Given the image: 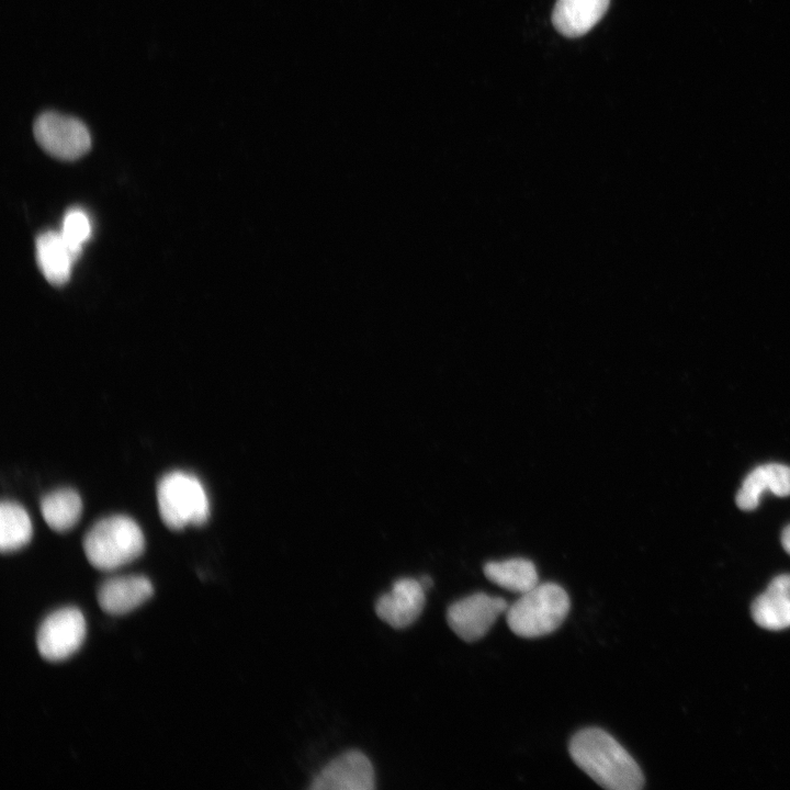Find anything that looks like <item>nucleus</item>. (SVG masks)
Instances as JSON below:
<instances>
[{
	"mask_svg": "<svg viewBox=\"0 0 790 790\" xmlns=\"http://www.w3.org/2000/svg\"><path fill=\"white\" fill-rule=\"evenodd\" d=\"M768 490L779 497L790 495V467L770 463L764 465Z\"/></svg>",
	"mask_w": 790,
	"mask_h": 790,
	"instance_id": "6ab92c4d",
	"label": "nucleus"
},
{
	"mask_svg": "<svg viewBox=\"0 0 790 790\" xmlns=\"http://www.w3.org/2000/svg\"><path fill=\"white\" fill-rule=\"evenodd\" d=\"M33 133L46 153L61 160L78 159L91 147L90 133L80 120L54 111L36 117Z\"/></svg>",
	"mask_w": 790,
	"mask_h": 790,
	"instance_id": "39448f33",
	"label": "nucleus"
},
{
	"mask_svg": "<svg viewBox=\"0 0 790 790\" xmlns=\"http://www.w3.org/2000/svg\"><path fill=\"white\" fill-rule=\"evenodd\" d=\"M752 617L759 627L779 631L790 627V574L775 577L752 605Z\"/></svg>",
	"mask_w": 790,
	"mask_h": 790,
	"instance_id": "9b49d317",
	"label": "nucleus"
},
{
	"mask_svg": "<svg viewBox=\"0 0 790 790\" xmlns=\"http://www.w3.org/2000/svg\"><path fill=\"white\" fill-rule=\"evenodd\" d=\"M426 589L420 580L400 578L391 590L381 595L375 603L377 617L394 629H404L413 624L421 614Z\"/></svg>",
	"mask_w": 790,
	"mask_h": 790,
	"instance_id": "1a4fd4ad",
	"label": "nucleus"
},
{
	"mask_svg": "<svg viewBox=\"0 0 790 790\" xmlns=\"http://www.w3.org/2000/svg\"><path fill=\"white\" fill-rule=\"evenodd\" d=\"M86 630V620L79 609H58L42 622L36 636L37 650L47 661H64L80 648Z\"/></svg>",
	"mask_w": 790,
	"mask_h": 790,
	"instance_id": "423d86ee",
	"label": "nucleus"
},
{
	"mask_svg": "<svg viewBox=\"0 0 790 790\" xmlns=\"http://www.w3.org/2000/svg\"><path fill=\"white\" fill-rule=\"evenodd\" d=\"M89 563L101 571L120 568L142 555L144 533L138 523L125 515H112L98 520L82 542Z\"/></svg>",
	"mask_w": 790,
	"mask_h": 790,
	"instance_id": "f03ea898",
	"label": "nucleus"
},
{
	"mask_svg": "<svg viewBox=\"0 0 790 790\" xmlns=\"http://www.w3.org/2000/svg\"><path fill=\"white\" fill-rule=\"evenodd\" d=\"M610 0H557L552 22L565 36H582L599 22Z\"/></svg>",
	"mask_w": 790,
	"mask_h": 790,
	"instance_id": "f8f14e48",
	"label": "nucleus"
},
{
	"mask_svg": "<svg viewBox=\"0 0 790 790\" xmlns=\"http://www.w3.org/2000/svg\"><path fill=\"white\" fill-rule=\"evenodd\" d=\"M568 752L596 783L610 790H639L644 776L637 763L609 733L587 727L573 735Z\"/></svg>",
	"mask_w": 790,
	"mask_h": 790,
	"instance_id": "f257e3e1",
	"label": "nucleus"
},
{
	"mask_svg": "<svg viewBox=\"0 0 790 790\" xmlns=\"http://www.w3.org/2000/svg\"><path fill=\"white\" fill-rule=\"evenodd\" d=\"M484 575L499 587L520 595L539 584L535 565L522 557L488 562L484 565Z\"/></svg>",
	"mask_w": 790,
	"mask_h": 790,
	"instance_id": "4468645a",
	"label": "nucleus"
},
{
	"mask_svg": "<svg viewBox=\"0 0 790 790\" xmlns=\"http://www.w3.org/2000/svg\"><path fill=\"white\" fill-rule=\"evenodd\" d=\"M569 608V597L563 587L555 583L538 584L508 606L506 621L516 635L539 637L558 629Z\"/></svg>",
	"mask_w": 790,
	"mask_h": 790,
	"instance_id": "7ed1b4c3",
	"label": "nucleus"
},
{
	"mask_svg": "<svg viewBox=\"0 0 790 790\" xmlns=\"http://www.w3.org/2000/svg\"><path fill=\"white\" fill-rule=\"evenodd\" d=\"M157 504L162 522L172 530L202 526L210 517V501L203 484L184 471L168 472L159 479Z\"/></svg>",
	"mask_w": 790,
	"mask_h": 790,
	"instance_id": "20e7f679",
	"label": "nucleus"
},
{
	"mask_svg": "<svg viewBox=\"0 0 790 790\" xmlns=\"http://www.w3.org/2000/svg\"><path fill=\"white\" fill-rule=\"evenodd\" d=\"M32 535V521L24 507L12 500H3L0 506L1 551H18L31 541Z\"/></svg>",
	"mask_w": 790,
	"mask_h": 790,
	"instance_id": "dca6fc26",
	"label": "nucleus"
},
{
	"mask_svg": "<svg viewBox=\"0 0 790 790\" xmlns=\"http://www.w3.org/2000/svg\"><path fill=\"white\" fill-rule=\"evenodd\" d=\"M91 233L90 219L81 208H70L64 216L60 235L75 260Z\"/></svg>",
	"mask_w": 790,
	"mask_h": 790,
	"instance_id": "f3484780",
	"label": "nucleus"
},
{
	"mask_svg": "<svg viewBox=\"0 0 790 790\" xmlns=\"http://www.w3.org/2000/svg\"><path fill=\"white\" fill-rule=\"evenodd\" d=\"M153 592L154 587L145 576H117L100 586L98 602L106 613L126 614L148 600Z\"/></svg>",
	"mask_w": 790,
	"mask_h": 790,
	"instance_id": "9d476101",
	"label": "nucleus"
},
{
	"mask_svg": "<svg viewBox=\"0 0 790 790\" xmlns=\"http://www.w3.org/2000/svg\"><path fill=\"white\" fill-rule=\"evenodd\" d=\"M420 583L425 589H428L432 585V580L428 576H424L420 578Z\"/></svg>",
	"mask_w": 790,
	"mask_h": 790,
	"instance_id": "412c9836",
	"label": "nucleus"
},
{
	"mask_svg": "<svg viewBox=\"0 0 790 790\" xmlns=\"http://www.w3.org/2000/svg\"><path fill=\"white\" fill-rule=\"evenodd\" d=\"M768 489L764 465L754 469L744 479L736 495V505L742 510H754L760 496Z\"/></svg>",
	"mask_w": 790,
	"mask_h": 790,
	"instance_id": "a211bd4d",
	"label": "nucleus"
},
{
	"mask_svg": "<svg viewBox=\"0 0 790 790\" xmlns=\"http://www.w3.org/2000/svg\"><path fill=\"white\" fill-rule=\"evenodd\" d=\"M781 544L785 551L790 555V524L782 530Z\"/></svg>",
	"mask_w": 790,
	"mask_h": 790,
	"instance_id": "aec40b11",
	"label": "nucleus"
},
{
	"mask_svg": "<svg viewBox=\"0 0 790 790\" xmlns=\"http://www.w3.org/2000/svg\"><path fill=\"white\" fill-rule=\"evenodd\" d=\"M41 514L50 529L66 532L74 528L82 512L79 494L71 488H58L41 499Z\"/></svg>",
	"mask_w": 790,
	"mask_h": 790,
	"instance_id": "2eb2a0df",
	"label": "nucleus"
},
{
	"mask_svg": "<svg viewBox=\"0 0 790 790\" xmlns=\"http://www.w3.org/2000/svg\"><path fill=\"white\" fill-rule=\"evenodd\" d=\"M374 768L360 751H347L329 761L313 779L314 790H372Z\"/></svg>",
	"mask_w": 790,
	"mask_h": 790,
	"instance_id": "6e6552de",
	"label": "nucleus"
},
{
	"mask_svg": "<svg viewBox=\"0 0 790 790\" xmlns=\"http://www.w3.org/2000/svg\"><path fill=\"white\" fill-rule=\"evenodd\" d=\"M508 606L504 598L475 592L451 603L447 621L460 639L475 642L489 631Z\"/></svg>",
	"mask_w": 790,
	"mask_h": 790,
	"instance_id": "0eeeda50",
	"label": "nucleus"
},
{
	"mask_svg": "<svg viewBox=\"0 0 790 790\" xmlns=\"http://www.w3.org/2000/svg\"><path fill=\"white\" fill-rule=\"evenodd\" d=\"M36 260L45 279L53 285H64L75 261L60 233L47 230L36 238Z\"/></svg>",
	"mask_w": 790,
	"mask_h": 790,
	"instance_id": "ddd939ff",
	"label": "nucleus"
}]
</instances>
